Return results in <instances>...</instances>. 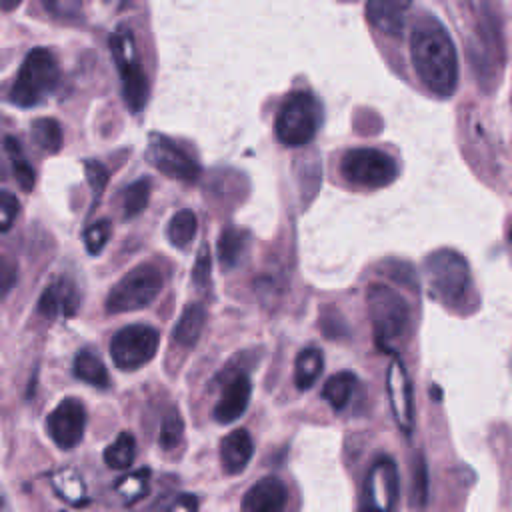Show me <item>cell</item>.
Listing matches in <instances>:
<instances>
[{
    "label": "cell",
    "instance_id": "obj_1",
    "mask_svg": "<svg viewBox=\"0 0 512 512\" xmlns=\"http://www.w3.org/2000/svg\"><path fill=\"white\" fill-rule=\"evenodd\" d=\"M410 56L420 82L436 96H452L458 84V56L446 28L430 14L420 16L410 34Z\"/></svg>",
    "mask_w": 512,
    "mask_h": 512
},
{
    "label": "cell",
    "instance_id": "obj_2",
    "mask_svg": "<svg viewBox=\"0 0 512 512\" xmlns=\"http://www.w3.org/2000/svg\"><path fill=\"white\" fill-rule=\"evenodd\" d=\"M60 82V66L56 56L42 46L32 48L20 64L18 76L10 88V102L20 108L40 104Z\"/></svg>",
    "mask_w": 512,
    "mask_h": 512
},
{
    "label": "cell",
    "instance_id": "obj_3",
    "mask_svg": "<svg viewBox=\"0 0 512 512\" xmlns=\"http://www.w3.org/2000/svg\"><path fill=\"white\" fill-rule=\"evenodd\" d=\"M366 306L374 326L376 344L390 350L394 340H400L410 324V308L406 300L386 284L374 282L366 290Z\"/></svg>",
    "mask_w": 512,
    "mask_h": 512
},
{
    "label": "cell",
    "instance_id": "obj_4",
    "mask_svg": "<svg viewBox=\"0 0 512 512\" xmlns=\"http://www.w3.org/2000/svg\"><path fill=\"white\" fill-rule=\"evenodd\" d=\"M322 124V106L308 90L288 94L276 116V136L288 148L308 144Z\"/></svg>",
    "mask_w": 512,
    "mask_h": 512
},
{
    "label": "cell",
    "instance_id": "obj_5",
    "mask_svg": "<svg viewBox=\"0 0 512 512\" xmlns=\"http://www.w3.org/2000/svg\"><path fill=\"white\" fill-rule=\"evenodd\" d=\"M424 276L432 298L442 304H456L470 286V268L462 254L442 248L426 256Z\"/></svg>",
    "mask_w": 512,
    "mask_h": 512
},
{
    "label": "cell",
    "instance_id": "obj_6",
    "mask_svg": "<svg viewBox=\"0 0 512 512\" xmlns=\"http://www.w3.org/2000/svg\"><path fill=\"white\" fill-rule=\"evenodd\" d=\"M164 278L152 264H140L124 274L108 292L106 310L112 314L134 312L150 306L162 292Z\"/></svg>",
    "mask_w": 512,
    "mask_h": 512
},
{
    "label": "cell",
    "instance_id": "obj_7",
    "mask_svg": "<svg viewBox=\"0 0 512 512\" xmlns=\"http://www.w3.org/2000/svg\"><path fill=\"white\" fill-rule=\"evenodd\" d=\"M114 60L118 64V72L122 78V96L126 106L132 112H140L148 102V80L146 74L140 68L138 56H136V44L134 36L128 28L120 26L116 34L110 40Z\"/></svg>",
    "mask_w": 512,
    "mask_h": 512
},
{
    "label": "cell",
    "instance_id": "obj_8",
    "mask_svg": "<svg viewBox=\"0 0 512 512\" xmlns=\"http://www.w3.org/2000/svg\"><path fill=\"white\" fill-rule=\"evenodd\" d=\"M342 176L356 186L382 188L396 180L398 164L392 156L376 148L348 150L340 162Z\"/></svg>",
    "mask_w": 512,
    "mask_h": 512
},
{
    "label": "cell",
    "instance_id": "obj_9",
    "mask_svg": "<svg viewBox=\"0 0 512 512\" xmlns=\"http://www.w3.org/2000/svg\"><path fill=\"white\" fill-rule=\"evenodd\" d=\"M160 336L152 326L130 324L120 328L110 340V358L116 368L132 372L148 364L158 350Z\"/></svg>",
    "mask_w": 512,
    "mask_h": 512
},
{
    "label": "cell",
    "instance_id": "obj_10",
    "mask_svg": "<svg viewBox=\"0 0 512 512\" xmlns=\"http://www.w3.org/2000/svg\"><path fill=\"white\" fill-rule=\"evenodd\" d=\"M400 498V476L396 462L388 456L378 458L366 472L360 512H396Z\"/></svg>",
    "mask_w": 512,
    "mask_h": 512
},
{
    "label": "cell",
    "instance_id": "obj_11",
    "mask_svg": "<svg viewBox=\"0 0 512 512\" xmlns=\"http://www.w3.org/2000/svg\"><path fill=\"white\" fill-rule=\"evenodd\" d=\"M148 160L150 164L166 174L168 178H176L182 182H194L200 176V166L196 160L170 138L152 134L148 146Z\"/></svg>",
    "mask_w": 512,
    "mask_h": 512
},
{
    "label": "cell",
    "instance_id": "obj_12",
    "mask_svg": "<svg viewBox=\"0 0 512 512\" xmlns=\"http://www.w3.org/2000/svg\"><path fill=\"white\" fill-rule=\"evenodd\" d=\"M46 428L54 444L62 450L74 448L86 428V410L78 398H64L48 416Z\"/></svg>",
    "mask_w": 512,
    "mask_h": 512
},
{
    "label": "cell",
    "instance_id": "obj_13",
    "mask_svg": "<svg viewBox=\"0 0 512 512\" xmlns=\"http://www.w3.org/2000/svg\"><path fill=\"white\" fill-rule=\"evenodd\" d=\"M386 390H388V400L392 406L394 420L398 428L406 434L412 432L414 426V412H412V384L408 378V372L404 364L394 358L388 366L386 374Z\"/></svg>",
    "mask_w": 512,
    "mask_h": 512
},
{
    "label": "cell",
    "instance_id": "obj_14",
    "mask_svg": "<svg viewBox=\"0 0 512 512\" xmlns=\"http://www.w3.org/2000/svg\"><path fill=\"white\" fill-rule=\"evenodd\" d=\"M288 502L286 486L276 476L254 482L242 498V512H284Z\"/></svg>",
    "mask_w": 512,
    "mask_h": 512
},
{
    "label": "cell",
    "instance_id": "obj_15",
    "mask_svg": "<svg viewBox=\"0 0 512 512\" xmlns=\"http://www.w3.org/2000/svg\"><path fill=\"white\" fill-rule=\"evenodd\" d=\"M252 382L246 374H236L222 390L220 400L214 406V420L220 424H230L238 420L250 402Z\"/></svg>",
    "mask_w": 512,
    "mask_h": 512
},
{
    "label": "cell",
    "instance_id": "obj_16",
    "mask_svg": "<svg viewBox=\"0 0 512 512\" xmlns=\"http://www.w3.org/2000/svg\"><path fill=\"white\" fill-rule=\"evenodd\" d=\"M80 306V294L72 280L58 278L54 280L38 300V312L46 318L56 316H74Z\"/></svg>",
    "mask_w": 512,
    "mask_h": 512
},
{
    "label": "cell",
    "instance_id": "obj_17",
    "mask_svg": "<svg viewBox=\"0 0 512 512\" xmlns=\"http://www.w3.org/2000/svg\"><path fill=\"white\" fill-rule=\"evenodd\" d=\"M410 4L412 0H368L366 18L382 34L398 36L402 34Z\"/></svg>",
    "mask_w": 512,
    "mask_h": 512
},
{
    "label": "cell",
    "instance_id": "obj_18",
    "mask_svg": "<svg viewBox=\"0 0 512 512\" xmlns=\"http://www.w3.org/2000/svg\"><path fill=\"white\" fill-rule=\"evenodd\" d=\"M254 454V442L244 428L232 430L220 442V464L226 474L242 472Z\"/></svg>",
    "mask_w": 512,
    "mask_h": 512
},
{
    "label": "cell",
    "instance_id": "obj_19",
    "mask_svg": "<svg viewBox=\"0 0 512 512\" xmlns=\"http://www.w3.org/2000/svg\"><path fill=\"white\" fill-rule=\"evenodd\" d=\"M248 244H250V234L246 230L236 226L224 228L218 238V260L222 270L236 268L244 260L248 252Z\"/></svg>",
    "mask_w": 512,
    "mask_h": 512
},
{
    "label": "cell",
    "instance_id": "obj_20",
    "mask_svg": "<svg viewBox=\"0 0 512 512\" xmlns=\"http://www.w3.org/2000/svg\"><path fill=\"white\" fill-rule=\"evenodd\" d=\"M204 324H206V310H204V306L198 304V302L188 304L182 310L178 322L174 324V330H172L174 342L184 346V348H192L198 342V338H200V334L204 330Z\"/></svg>",
    "mask_w": 512,
    "mask_h": 512
},
{
    "label": "cell",
    "instance_id": "obj_21",
    "mask_svg": "<svg viewBox=\"0 0 512 512\" xmlns=\"http://www.w3.org/2000/svg\"><path fill=\"white\" fill-rule=\"evenodd\" d=\"M324 368V356L318 348L310 346L298 352L294 362V382L298 390H308L314 386Z\"/></svg>",
    "mask_w": 512,
    "mask_h": 512
},
{
    "label": "cell",
    "instance_id": "obj_22",
    "mask_svg": "<svg viewBox=\"0 0 512 512\" xmlns=\"http://www.w3.org/2000/svg\"><path fill=\"white\" fill-rule=\"evenodd\" d=\"M74 374L78 380L96 386V388H108L110 376L104 366V362L94 354L92 350H80L74 358Z\"/></svg>",
    "mask_w": 512,
    "mask_h": 512
},
{
    "label": "cell",
    "instance_id": "obj_23",
    "mask_svg": "<svg viewBox=\"0 0 512 512\" xmlns=\"http://www.w3.org/2000/svg\"><path fill=\"white\" fill-rule=\"evenodd\" d=\"M354 388H356V376L352 372H338L324 382L322 398L332 406V410L338 412L348 404Z\"/></svg>",
    "mask_w": 512,
    "mask_h": 512
},
{
    "label": "cell",
    "instance_id": "obj_24",
    "mask_svg": "<svg viewBox=\"0 0 512 512\" xmlns=\"http://www.w3.org/2000/svg\"><path fill=\"white\" fill-rule=\"evenodd\" d=\"M30 136H32V142L48 154H56L62 148V140H64L62 126L54 118H36L30 126Z\"/></svg>",
    "mask_w": 512,
    "mask_h": 512
},
{
    "label": "cell",
    "instance_id": "obj_25",
    "mask_svg": "<svg viewBox=\"0 0 512 512\" xmlns=\"http://www.w3.org/2000/svg\"><path fill=\"white\" fill-rule=\"evenodd\" d=\"M136 456V442L130 432H120L118 438L104 450V462L114 470H128Z\"/></svg>",
    "mask_w": 512,
    "mask_h": 512
},
{
    "label": "cell",
    "instance_id": "obj_26",
    "mask_svg": "<svg viewBox=\"0 0 512 512\" xmlns=\"http://www.w3.org/2000/svg\"><path fill=\"white\" fill-rule=\"evenodd\" d=\"M198 230V218L192 210H178L168 222V240L176 248L188 246Z\"/></svg>",
    "mask_w": 512,
    "mask_h": 512
},
{
    "label": "cell",
    "instance_id": "obj_27",
    "mask_svg": "<svg viewBox=\"0 0 512 512\" xmlns=\"http://www.w3.org/2000/svg\"><path fill=\"white\" fill-rule=\"evenodd\" d=\"M4 148H6V152H8V158H10V162H12V170H14V176H16V180H18L20 188H24L26 192H30V190L34 188L36 174H34V168L28 164V160H26V156H24V152H22L18 140L12 138V136L4 138Z\"/></svg>",
    "mask_w": 512,
    "mask_h": 512
},
{
    "label": "cell",
    "instance_id": "obj_28",
    "mask_svg": "<svg viewBox=\"0 0 512 512\" xmlns=\"http://www.w3.org/2000/svg\"><path fill=\"white\" fill-rule=\"evenodd\" d=\"M148 198H150V180L148 178H140L134 184H130L122 196L124 218L138 216L148 206Z\"/></svg>",
    "mask_w": 512,
    "mask_h": 512
},
{
    "label": "cell",
    "instance_id": "obj_29",
    "mask_svg": "<svg viewBox=\"0 0 512 512\" xmlns=\"http://www.w3.org/2000/svg\"><path fill=\"white\" fill-rule=\"evenodd\" d=\"M148 478H150V470L148 468H140L138 472H132V474L124 476L122 480H118L116 492L124 498L126 504H132V502L140 500L142 496H146V492H148Z\"/></svg>",
    "mask_w": 512,
    "mask_h": 512
},
{
    "label": "cell",
    "instance_id": "obj_30",
    "mask_svg": "<svg viewBox=\"0 0 512 512\" xmlns=\"http://www.w3.org/2000/svg\"><path fill=\"white\" fill-rule=\"evenodd\" d=\"M54 488L64 500H68L76 506H80V502H84V486H82V480L74 474V470H60L54 476Z\"/></svg>",
    "mask_w": 512,
    "mask_h": 512
},
{
    "label": "cell",
    "instance_id": "obj_31",
    "mask_svg": "<svg viewBox=\"0 0 512 512\" xmlns=\"http://www.w3.org/2000/svg\"><path fill=\"white\" fill-rule=\"evenodd\" d=\"M428 498V474H426V462L422 454H418L412 462V486H410V502L414 506H426Z\"/></svg>",
    "mask_w": 512,
    "mask_h": 512
},
{
    "label": "cell",
    "instance_id": "obj_32",
    "mask_svg": "<svg viewBox=\"0 0 512 512\" xmlns=\"http://www.w3.org/2000/svg\"><path fill=\"white\" fill-rule=\"evenodd\" d=\"M182 432H184V422L178 414V410H170L164 420H162V428L158 434V442L164 450H172L180 444L182 440Z\"/></svg>",
    "mask_w": 512,
    "mask_h": 512
},
{
    "label": "cell",
    "instance_id": "obj_33",
    "mask_svg": "<svg viewBox=\"0 0 512 512\" xmlns=\"http://www.w3.org/2000/svg\"><path fill=\"white\" fill-rule=\"evenodd\" d=\"M110 222L108 220H98L94 222L92 226L86 228L84 232V244H86V250L90 254H100V250L104 248V244L108 242L110 238Z\"/></svg>",
    "mask_w": 512,
    "mask_h": 512
},
{
    "label": "cell",
    "instance_id": "obj_34",
    "mask_svg": "<svg viewBox=\"0 0 512 512\" xmlns=\"http://www.w3.org/2000/svg\"><path fill=\"white\" fill-rule=\"evenodd\" d=\"M84 172H86V180L90 184V190H92V198H94V204L100 200L104 188H106V182H108V170L96 162V160H86L84 162Z\"/></svg>",
    "mask_w": 512,
    "mask_h": 512
},
{
    "label": "cell",
    "instance_id": "obj_35",
    "mask_svg": "<svg viewBox=\"0 0 512 512\" xmlns=\"http://www.w3.org/2000/svg\"><path fill=\"white\" fill-rule=\"evenodd\" d=\"M20 212V202L12 192L0 190V232H6Z\"/></svg>",
    "mask_w": 512,
    "mask_h": 512
},
{
    "label": "cell",
    "instance_id": "obj_36",
    "mask_svg": "<svg viewBox=\"0 0 512 512\" xmlns=\"http://www.w3.org/2000/svg\"><path fill=\"white\" fill-rule=\"evenodd\" d=\"M18 280V266L16 260L0 254V298H4L16 284Z\"/></svg>",
    "mask_w": 512,
    "mask_h": 512
},
{
    "label": "cell",
    "instance_id": "obj_37",
    "mask_svg": "<svg viewBox=\"0 0 512 512\" xmlns=\"http://www.w3.org/2000/svg\"><path fill=\"white\" fill-rule=\"evenodd\" d=\"M208 274H210V252H208V246L204 244L196 256V266L192 270V280L198 284V286H204L206 280H208Z\"/></svg>",
    "mask_w": 512,
    "mask_h": 512
},
{
    "label": "cell",
    "instance_id": "obj_38",
    "mask_svg": "<svg viewBox=\"0 0 512 512\" xmlns=\"http://www.w3.org/2000/svg\"><path fill=\"white\" fill-rule=\"evenodd\" d=\"M168 512H198V498L194 494H180Z\"/></svg>",
    "mask_w": 512,
    "mask_h": 512
},
{
    "label": "cell",
    "instance_id": "obj_39",
    "mask_svg": "<svg viewBox=\"0 0 512 512\" xmlns=\"http://www.w3.org/2000/svg\"><path fill=\"white\" fill-rule=\"evenodd\" d=\"M20 4H22V0H0V8H2L4 12L16 10Z\"/></svg>",
    "mask_w": 512,
    "mask_h": 512
},
{
    "label": "cell",
    "instance_id": "obj_40",
    "mask_svg": "<svg viewBox=\"0 0 512 512\" xmlns=\"http://www.w3.org/2000/svg\"><path fill=\"white\" fill-rule=\"evenodd\" d=\"M0 512H10V506H8V498L4 496V492L0 490Z\"/></svg>",
    "mask_w": 512,
    "mask_h": 512
}]
</instances>
